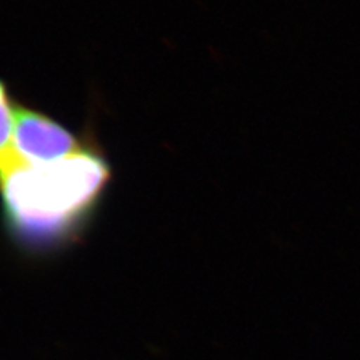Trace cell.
I'll return each mask as SVG.
<instances>
[{
  "instance_id": "cell-3",
  "label": "cell",
  "mask_w": 360,
  "mask_h": 360,
  "mask_svg": "<svg viewBox=\"0 0 360 360\" xmlns=\"http://www.w3.org/2000/svg\"><path fill=\"white\" fill-rule=\"evenodd\" d=\"M17 104L9 84L0 78V170L20 158L14 146Z\"/></svg>"
},
{
  "instance_id": "cell-1",
  "label": "cell",
  "mask_w": 360,
  "mask_h": 360,
  "mask_svg": "<svg viewBox=\"0 0 360 360\" xmlns=\"http://www.w3.org/2000/svg\"><path fill=\"white\" fill-rule=\"evenodd\" d=\"M111 165L94 135L60 161L35 164L20 156L0 170V200L8 227L20 239L50 243L66 238L103 198Z\"/></svg>"
},
{
  "instance_id": "cell-2",
  "label": "cell",
  "mask_w": 360,
  "mask_h": 360,
  "mask_svg": "<svg viewBox=\"0 0 360 360\" xmlns=\"http://www.w3.org/2000/svg\"><path fill=\"white\" fill-rule=\"evenodd\" d=\"M89 135H78L71 128L38 108L17 104L14 146L27 162L47 164L60 161L82 150Z\"/></svg>"
}]
</instances>
